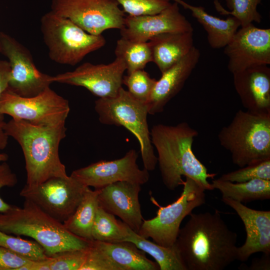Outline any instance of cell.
<instances>
[{
  "instance_id": "1",
  "label": "cell",
  "mask_w": 270,
  "mask_h": 270,
  "mask_svg": "<svg viewBox=\"0 0 270 270\" xmlns=\"http://www.w3.org/2000/svg\"><path fill=\"white\" fill-rule=\"evenodd\" d=\"M190 216L176 242L186 270H222L237 260V234L218 210Z\"/></svg>"
},
{
  "instance_id": "2",
  "label": "cell",
  "mask_w": 270,
  "mask_h": 270,
  "mask_svg": "<svg viewBox=\"0 0 270 270\" xmlns=\"http://www.w3.org/2000/svg\"><path fill=\"white\" fill-rule=\"evenodd\" d=\"M152 143L156 148L163 183L170 190L182 185V176L192 178L205 190H214L208 179L210 174L197 158L192 147L198 131L186 122L175 126L158 124L150 132Z\"/></svg>"
},
{
  "instance_id": "3",
  "label": "cell",
  "mask_w": 270,
  "mask_h": 270,
  "mask_svg": "<svg viewBox=\"0 0 270 270\" xmlns=\"http://www.w3.org/2000/svg\"><path fill=\"white\" fill-rule=\"evenodd\" d=\"M4 130L22 150L26 172L25 186L34 187L52 178L68 176L58 153L60 142L66 136L65 123L36 125L12 118L5 122Z\"/></svg>"
},
{
  "instance_id": "4",
  "label": "cell",
  "mask_w": 270,
  "mask_h": 270,
  "mask_svg": "<svg viewBox=\"0 0 270 270\" xmlns=\"http://www.w3.org/2000/svg\"><path fill=\"white\" fill-rule=\"evenodd\" d=\"M0 230L10 234L32 238L48 256L74 250L85 249L90 241L69 231L32 202L25 199L23 206L11 205L0 212Z\"/></svg>"
},
{
  "instance_id": "5",
  "label": "cell",
  "mask_w": 270,
  "mask_h": 270,
  "mask_svg": "<svg viewBox=\"0 0 270 270\" xmlns=\"http://www.w3.org/2000/svg\"><path fill=\"white\" fill-rule=\"evenodd\" d=\"M218 136L240 168L270 158V112L240 109Z\"/></svg>"
},
{
  "instance_id": "6",
  "label": "cell",
  "mask_w": 270,
  "mask_h": 270,
  "mask_svg": "<svg viewBox=\"0 0 270 270\" xmlns=\"http://www.w3.org/2000/svg\"><path fill=\"white\" fill-rule=\"evenodd\" d=\"M40 30L49 58L62 64L75 66L106 43L102 34H89L52 10L41 18Z\"/></svg>"
},
{
  "instance_id": "7",
  "label": "cell",
  "mask_w": 270,
  "mask_h": 270,
  "mask_svg": "<svg viewBox=\"0 0 270 270\" xmlns=\"http://www.w3.org/2000/svg\"><path fill=\"white\" fill-rule=\"evenodd\" d=\"M94 109L100 122L104 124L122 126L138 140L144 168L154 170L158 163L148 128L146 104L135 99L122 87L113 97L99 98Z\"/></svg>"
},
{
  "instance_id": "8",
  "label": "cell",
  "mask_w": 270,
  "mask_h": 270,
  "mask_svg": "<svg viewBox=\"0 0 270 270\" xmlns=\"http://www.w3.org/2000/svg\"><path fill=\"white\" fill-rule=\"evenodd\" d=\"M185 178L180 196L166 206H158L154 218L144 220L138 232L140 236L166 247L175 244L183 220L206 202V190L192 178Z\"/></svg>"
},
{
  "instance_id": "9",
  "label": "cell",
  "mask_w": 270,
  "mask_h": 270,
  "mask_svg": "<svg viewBox=\"0 0 270 270\" xmlns=\"http://www.w3.org/2000/svg\"><path fill=\"white\" fill-rule=\"evenodd\" d=\"M70 111L68 102L50 87L32 97L21 96L8 88L0 98V113L36 125L65 123Z\"/></svg>"
},
{
  "instance_id": "10",
  "label": "cell",
  "mask_w": 270,
  "mask_h": 270,
  "mask_svg": "<svg viewBox=\"0 0 270 270\" xmlns=\"http://www.w3.org/2000/svg\"><path fill=\"white\" fill-rule=\"evenodd\" d=\"M51 10L94 35L120 30L126 17L114 0H52Z\"/></svg>"
},
{
  "instance_id": "11",
  "label": "cell",
  "mask_w": 270,
  "mask_h": 270,
  "mask_svg": "<svg viewBox=\"0 0 270 270\" xmlns=\"http://www.w3.org/2000/svg\"><path fill=\"white\" fill-rule=\"evenodd\" d=\"M88 188L71 176L54 177L34 187L24 186L20 195L63 222L74 214Z\"/></svg>"
},
{
  "instance_id": "12",
  "label": "cell",
  "mask_w": 270,
  "mask_h": 270,
  "mask_svg": "<svg viewBox=\"0 0 270 270\" xmlns=\"http://www.w3.org/2000/svg\"><path fill=\"white\" fill-rule=\"evenodd\" d=\"M0 52L6 56L10 72L8 88L23 97L36 96L52 83V76L36 67L30 51L10 35L0 32Z\"/></svg>"
},
{
  "instance_id": "13",
  "label": "cell",
  "mask_w": 270,
  "mask_h": 270,
  "mask_svg": "<svg viewBox=\"0 0 270 270\" xmlns=\"http://www.w3.org/2000/svg\"><path fill=\"white\" fill-rule=\"evenodd\" d=\"M126 70L124 60L116 58L108 64L83 63L72 71L52 76V81L84 87L99 98H110L122 87Z\"/></svg>"
},
{
  "instance_id": "14",
  "label": "cell",
  "mask_w": 270,
  "mask_h": 270,
  "mask_svg": "<svg viewBox=\"0 0 270 270\" xmlns=\"http://www.w3.org/2000/svg\"><path fill=\"white\" fill-rule=\"evenodd\" d=\"M224 48L232 74L270 64V29L252 24L240 27Z\"/></svg>"
},
{
  "instance_id": "15",
  "label": "cell",
  "mask_w": 270,
  "mask_h": 270,
  "mask_svg": "<svg viewBox=\"0 0 270 270\" xmlns=\"http://www.w3.org/2000/svg\"><path fill=\"white\" fill-rule=\"evenodd\" d=\"M138 154L130 150L122 158L113 160H102L74 170L71 176L84 186L100 189L111 184L126 181L140 185L146 183L148 171L140 169L136 160Z\"/></svg>"
},
{
  "instance_id": "16",
  "label": "cell",
  "mask_w": 270,
  "mask_h": 270,
  "mask_svg": "<svg viewBox=\"0 0 270 270\" xmlns=\"http://www.w3.org/2000/svg\"><path fill=\"white\" fill-rule=\"evenodd\" d=\"M121 38L130 41L148 42L152 37L166 32L194 31L192 25L180 11L174 2L158 14L124 18L120 30Z\"/></svg>"
},
{
  "instance_id": "17",
  "label": "cell",
  "mask_w": 270,
  "mask_h": 270,
  "mask_svg": "<svg viewBox=\"0 0 270 270\" xmlns=\"http://www.w3.org/2000/svg\"><path fill=\"white\" fill-rule=\"evenodd\" d=\"M140 184L126 181L117 182L98 190V206L118 216L138 233L143 222L139 194Z\"/></svg>"
},
{
  "instance_id": "18",
  "label": "cell",
  "mask_w": 270,
  "mask_h": 270,
  "mask_svg": "<svg viewBox=\"0 0 270 270\" xmlns=\"http://www.w3.org/2000/svg\"><path fill=\"white\" fill-rule=\"evenodd\" d=\"M222 200L236 212L246 232L244 243L238 247L237 260L246 261L258 252L270 254V211L252 209L229 198H222Z\"/></svg>"
},
{
  "instance_id": "19",
  "label": "cell",
  "mask_w": 270,
  "mask_h": 270,
  "mask_svg": "<svg viewBox=\"0 0 270 270\" xmlns=\"http://www.w3.org/2000/svg\"><path fill=\"white\" fill-rule=\"evenodd\" d=\"M200 56V50L194 46L186 56L162 73L146 104L148 114L154 115L164 110L168 103L182 88Z\"/></svg>"
},
{
  "instance_id": "20",
  "label": "cell",
  "mask_w": 270,
  "mask_h": 270,
  "mask_svg": "<svg viewBox=\"0 0 270 270\" xmlns=\"http://www.w3.org/2000/svg\"><path fill=\"white\" fill-rule=\"evenodd\" d=\"M234 85L241 103L247 110L270 112V68H250L232 74Z\"/></svg>"
},
{
  "instance_id": "21",
  "label": "cell",
  "mask_w": 270,
  "mask_h": 270,
  "mask_svg": "<svg viewBox=\"0 0 270 270\" xmlns=\"http://www.w3.org/2000/svg\"><path fill=\"white\" fill-rule=\"evenodd\" d=\"M148 42L152 48V62L161 73L180 60L194 46L193 31L164 33Z\"/></svg>"
},
{
  "instance_id": "22",
  "label": "cell",
  "mask_w": 270,
  "mask_h": 270,
  "mask_svg": "<svg viewBox=\"0 0 270 270\" xmlns=\"http://www.w3.org/2000/svg\"><path fill=\"white\" fill-rule=\"evenodd\" d=\"M170 0L191 12L192 16L206 30L208 42L212 48H224L240 27V22L234 16L220 19L208 13L203 6L192 5L184 0Z\"/></svg>"
},
{
  "instance_id": "23",
  "label": "cell",
  "mask_w": 270,
  "mask_h": 270,
  "mask_svg": "<svg viewBox=\"0 0 270 270\" xmlns=\"http://www.w3.org/2000/svg\"><path fill=\"white\" fill-rule=\"evenodd\" d=\"M93 244L106 254L124 270H158L156 262L148 258L146 252L128 241L104 242L92 240Z\"/></svg>"
},
{
  "instance_id": "24",
  "label": "cell",
  "mask_w": 270,
  "mask_h": 270,
  "mask_svg": "<svg viewBox=\"0 0 270 270\" xmlns=\"http://www.w3.org/2000/svg\"><path fill=\"white\" fill-rule=\"evenodd\" d=\"M98 190L86 189L74 214L62 222L72 234L88 241L93 240L92 231L98 207Z\"/></svg>"
},
{
  "instance_id": "25",
  "label": "cell",
  "mask_w": 270,
  "mask_h": 270,
  "mask_svg": "<svg viewBox=\"0 0 270 270\" xmlns=\"http://www.w3.org/2000/svg\"><path fill=\"white\" fill-rule=\"evenodd\" d=\"M212 184L214 189L220 191L222 198L240 202L270 198V180H268L256 179L234 183L218 178L213 180Z\"/></svg>"
},
{
  "instance_id": "26",
  "label": "cell",
  "mask_w": 270,
  "mask_h": 270,
  "mask_svg": "<svg viewBox=\"0 0 270 270\" xmlns=\"http://www.w3.org/2000/svg\"><path fill=\"white\" fill-rule=\"evenodd\" d=\"M128 236L124 241L134 243L139 249L151 256L160 270H186L176 244L166 247L142 237L128 228Z\"/></svg>"
},
{
  "instance_id": "27",
  "label": "cell",
  "mask_w": 270,
  "mask_h": 270,
  "mask_svg": "<svg viewBox=\"0 0 270 270\" xmlns=\"http://www.w3.org/2000/svg\"><path fill=\"white\" fill-rule=\"evenodd\" d=\"M116 58L124 62L128 74L144 69L152 62V48L148 42H135L121 38L116 42L114 50Z\"/></svg>"
},
{
  "instance_id": "28",
  "label": "cell",
  "mask_w": 270,
  "mask_h": 270,
  "mask_svg": "<svg viewBox=\"0 0 270 270\" xmlns=\"http://www.w3.org/2000/svg\"><path fill=\"white\" fill-rule=\"evenodd\" d=\"M88 248L65 250L44 260H31L19 270H80L85 261Z\"/></svg>"
},
{
  "instance_id": "29",
  "label": "cell",
  "mask_w": 270,
  "mask_h": 270,
  "mask_svg": "<svg viewBox=\"0 0 270 270\" xmlns=\"http://www.w3.org/2000/svg\"><path fill=\"white\" fill-rule=\"evenodd\" d=\"M128 228L98 206L92 228V239L110 242H122L128 236Z\"/></svg>"
},
{
  "instance_id": "30",
  "label": "cell",
  "mask_w": 270,
  "mask_h": 270,
  "mask_svg": "<svg viewBox=\"0 0 270 270\" xmlns=\"http://www.w3.org/2000/svg\"><path fill=\"white\" fill-rule=\"evenodd\" d=\"M262 0H225L230 10H225L218 0H214V7L222 15H230L238 20L240 27L246 26L254 22L260 23L262 16L257 7Z\"/></svg>"
},
{
  "instance_id": "31",
  "label": "cell",
  "mask_w": 270,
  "mask_h": 270,
  "mask_svg": "<svg viewBox=\"0 0 270 270\" xmlns=\"http://www.w3.org/2000/svg\"><path fill=\"white\" fill-rule=\"evenodd\" d=\"M0 246L10 250L31 260L47 258L44 249L35 240L14 236L0 230Z\"/></svg>"
},
{
  "instance_id": "32",
  "label": "cell",
  "mask_w": 270,
  "mask_h": 270,
  "mask_svg": "<svg viewBox=\"0 0 270 270\" xmlns=\"http://www.w3.org/2000/svg\"><path fill=\"white\" fill-rule=\"evenodd\" d=\"M156 82L144 69L128 74L122 78V84L126 86L130 95L145 104H147Z\"/></svg>"
},
{
  "instance_id": "33",
  "label": "cell",
  "mask_w": 270,
  "mask_h": 270,
  "mask_svg": "<svg viewBox=\"0 0 270 270\" xmlns=\"http://www.w3.org/2000/svg\"><path fill=\"white\" fill-rule=\"evenodd\" d=\"M220 178L234 182H244L256 179L270 180V158L224 174Z\"/></svg>"
},
{
  "instance_id": "34",
  "label": "cell",
  "mask_w": 270,
  "mask_h": 270,
  "mask_svg": "<svg viewBox=\"0 0 270 270\" xmlns=\"http://www.w3.org/2000/svg\"><path fill=\"white\" fill-rule=\"evenodd\" d=\"M124 12L132 16L159 13L170 4V0H114Z\"/></svg>"
},
{
  "instance_id": "35",
  "label": "cell",
  "mask_w": 270,
  "mask_h": 270,
  "mask_svg": "<svg viewBox=\"0 0 270 270\" xmlns=\"http://www.w3.org/2000/svg\"><path fill=\"white\" fill-rule=\"evenodd\" d=\"M92 240L90 241L86 258L80 270H124L96 246Z\"/></svg>"
},
{
  "instance_id": "36",
  "label": "cell",
  "mask_w": 270,
  "mask_h": 270,
  "mask_svg": "<svg viewBox=\"0 0 270 270\" xmlns=\"http://www.w3.org/2000/svg\"><path fill=\"white\" fill-rule=\"evenodd\" d=\"M31 260L0 246V270H18Z\"/></svg>"
},
{
  "instance_id": "37",
  "label": "cell",
  "mask_w": 270,
  "mask_h": 270,
  "mask_svg": "<svg viewBox=\"0 0 270 270\" xmlns=\"http://www.w3.org/2000/svg\"><path fill=\"white\" fill-rule=\"evenodd\" d=\"M18 182L16 174L6 162H0V190L5 186L12 187ZM11 206L0 197V212L7 211Z\"/></svg>"
},
{
  "instance_id": "38",
  "label": "cell",
  "mask_w": 270,
  "mask_h": 270,
  "mask_svg": "<svg viewBox=\"0 0 270 270\" xmlns=\"http://www.w3.org/2000/svg\"><path fill=\"white\" fill-rule=\"evenodd\" d=\"M10 68L8 60H0V98L8 87ZM4 115L0 113V122L4 121Z\"/></svg>"
},
{
  "instance_id": "39",
  "label": "cell",
  "mask_w": 270,
  "mask_h": 270,
  "mask_svg": "<svg viewBox=\"0 0 270 270\" xmlns=\"http://www.w3.org/2000/svg\"><path fill=\"white\" fill-rule=\"evenodd\" d=\"M270 254H264L260 258H256L253 260L249 270H268L270 268Z\"/></svg>"
},
{
  "instance_id": "40",
  "label": "cell",
  "mask_w": 270,
  "mask_h": 270,
  "mask_svg": "<svg viewBox=\"0 0 270 270\" xmlns=\"http://www.w3.org/2000/svg\"><path fill=\"white\" fill-rule=\"evenodd\" d=\"M5 122H0V150L4 149L7 144L8 136L4 130Z\"/></svg>"
},
{
  "instance_id": "41",
  "label": "cell",
  "mask_w": 270,
  "mask_h": 270,
  "mask_svg": "<svg viewBox=\"0 0 270 270\" xmlns=\"http://www.w3.org/2000/svg\"><path fill=\"white\" fill-rule=\"evenodd\" d=\"M8 154L4 153H1L0 152V162H6L8 160Z\"/></svg>"
},
{
  "instance_id": "42",
  "label": "cell",
  "mask_w": 270,
  "mask_h": 270,
  "mask_svg": "<svg viewBox=\"0 0 270 270\" xmlns=\"http://www.w3.org/2000/svg\"></svg>"
}]
</instances>
